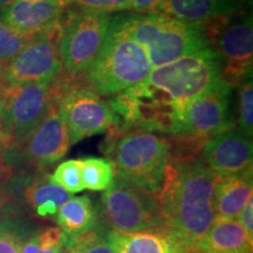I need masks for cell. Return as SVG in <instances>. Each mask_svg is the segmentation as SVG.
I'll use <instances>...</instances> for the list:
<instances>
[{
  "instance_id": "6da1fadb",
  "label": "cell",
  "mask_w": 253,
  "mask_h": 253,
  "mask_svg": "<svg viewBox=\"0 0 253 253\" xmlns=\"http://www.w3.org/2000/svg\"><path fill=\"white\" fill-rule=\"evenodd\" d=\"M224 82L223 59L213 47H205L154 68L144 81L125 91L138 125L150 131L175 129V136L185 104Z\"/></svg>"
},
{
  "instance_id": "7a4b0ae2",
  "label": "cell",
  "mask_w": 253,
  "mask_h": 253,
  "mask_svg": "<svg viewBox=\"0 0 253 253\" xmlns=\"http://www.w3.org/2000/svg\"><path fill=\"white\" fill-rule=\"evenodd\" d=\"M219 177L204 161L196 158L175 161L168 167L156 199L166 225L181 232L194 245L216 218L214 186Z\"/></svg>"
},
{
  "instance_id": "3957f363",
  "label": "cell",
  "mask_w": 253,
  "mask_h": 253,
  "mask_svg": "<svg viewBox=\"0 0 253 253\" xmlns=\"http://www.w3.org/2000/svg\"><path fill=\"white\" fill-rule=\"evenodd\" d=\"M114 20L145 50L153 69L211 43L204 25L186 24L153 12L114 15Z\"/></svg>"
},
{
  "instance_id": "277c9868",
  "label": "cell",
  "mask_w": 253,
  "mask_h": 253,
  "mask_svg": "<svg viewBox=\"0 0 253 253\" xmlns=\"http://www.w3.org/2000/svg\"><path fill=\"white\" fill-rule=\"evenodd\" d=\"M153 71L145 50L114 20L102 48L84 73V84L101 96H115L141 84Z\"/></svg>"
},
{
  "instance_id": "5b68a950",
  "label": "cell",
  "mask_w": 253,
  "mask_h": 253,
  "mask_svg": "<svg viewBox=\"0 0 253 253\" xmlns=\"http://www.w3.org/2000/svg\"><path fill=\"white\" fill-rule=\"evenodd\" d=\"M107 145L114 169L157 198L172 161L169 140L147 131L125 132Z\"/></svg>"
},
{
  "instance_id": "8992f818",
  "label": "cell",
  "mask_w": 253,
  "mask_h": 253,
  "mask_svg": "<svg viewBox=\"0 0 253 253\" xmlns=\"http://www.w3.org/2000/svg\"><path fill=\"white\" fill-rule=\"evenodd\" d=\"M101 221L120 233L166 225L156 197L116 170L101 198Z\"/></svg>"
},
{
  "instance_id": "52a82bcc",
  "label": "cell",
  "mask_w": 253,
  "mask_h": 253,
  "mask_svg": "<svg viewBox=\"0 0 253 253\" xmlns=\"http://www.w3.org/2000/svg\"><path fill=\"white\" fill-rule=\"evenodd\" d=\"M113 15L84 9L68 12L60 21L58 49L69 78L84 74L102 48Z\"/></svg>"
},
{
  "instance_id": "ba28073f",
  "label": "cell",
  "mask_w": 253,
  "mask_h": 253,
  "mask_svg": "<svg viewBox=\"0 0 253 253\" xmlns=\"http://www.w3.org/2000/svg\"><path fill=\"white\" fill-rule=\"evenodd\" d=\"M58 95V82L0 87V123L13 137H25L45 118Z\"/></svg>"
},
{
  "instance_id": "9c48e42d",
  "label": "cell",
  "mask_w": 253,
  "mask_h": 253,
  "mask_svg": "<svg viewBox=\"0 0 253 253\" xmlns=\"http://www.w3.org/2000/svg\"><path fill=\"white\" fill-rule=\"evenodd\" d=\"M58 107L67 126L72 144L108 131L115 121L109 101L84 84H58Z\"/></svg>"
},
{
  "instance_id": "30bf717a",
  "label": "cell",
  "mask_w": 253,
  "mask_h": 253,
  "mask_svg": "<svg viewBox=\"0 0 253 253\" xmlns=\"http://www.w3.org/2000/svg\"><path fill=\"white\" fill-rule=\"evenodd\" d=\"M231 95L232 87L224 82L210 93L189 101L179 116L176 137L204 147L210 137L232 129Z\"/></svg>"
},
{
  "instance_id": "8fae6325",
  "label": "cell",
  "mask_w": 253,
  "mask_h": 253,
  "mask_svg": "<svg viewBox=\"0 0 253 253\" xmlns=\"http://www.w3.org/2000/svg\"><path fill=\"white\" fill-rule=\"evenodd\" d=\"M232 17L204 25L214 49L224 61V79L231 87L252 74L253 26L251 17L232 20Z\"/></svg>"
},
{
  "instance_id": "7c38bea8",
  "label": "cell",
  "mask_w": 253,
  "mask_h": 253,
  "mask_svg": "<svg viewBox=\"0 0 253 253\" xmlns=\"http://www.w3.org/2000/svg\"><path fill=\"white\" fill-rule=\"evenodd\" d=\"M61 71L58 45L52 38L39 37L0 68V87L52 82Z\"/></svg>"
},
{
  "instance_id": "4fadbf2b",
  "label": "cell",
  "mask_w": 253,
  "mask_h": 253,
  "mask_svg": "<svg viewBox=\"0 0 253 253\" xmlns=\"http://www.w3.org/2000/svg\"><path fill=\"white\" fill-rule=\"evenodd\" d=\"M25 156L39 167L52 166L67 154L72 145L67 126L58 107V95L45 118L25 137Z\"/></svg>"
},
{
  "instance_id": "5bb4252c",
  "label": "cell",
  "mask_w": 253,
  "mask_h": 253,
  "mask_svg": "<svg viewBox=\"0 0 253 253\" xmlns=\"http://www.w3.org/2000/svg\"><path fill=\"white\" fill-rule=\"evenodd\" d=\"M67 0H17L1 9V20L21 33L32 37H49L56 33Z\"/></svg>"
},
{
  "instance_id": "9a60e30c",
  "label": "cell",
  "mask_w": 253,
  "mask_h": 253,
  "mask_svg": "<svg viewBox=\"0 0 253 253\" xmlns=\"http://www.w3.org/2000/svg\"><path fill=\"white\" fill-rule=\"evenodd\" d=\"M207 166L219 175H236L252 170V138L230 129L211 138L203 148Z\"/></svg>"
},
{
  "instance_id": "2e32d148",
  "label": "cell",
  "mask_w": 253,
  "mask_h": 253,
  "mask_svg": "<svg viewBox=\"0 0 253 253\" xmlns=\"http://www.w3.org/2000/svg\"><path fill=\"white\" fill-rule=\"evenodd\" d=\"M116 253H192L194 244L181 232L163 225L136 232L112 231Z\"/></svg>"
},
{
  "instance_id": "e0dca14e",
  "label": "cell",
  "mask_w": 253,
  "mask_h": 253,
  "mask_svg": "<svg viewBox=\"0 0 253 253\" xmlns=\"http://www.w3.org/2000/svg\"><path fill=\"white\" fill-rule=\"evenodd\" d=\"M249 0H163L153 13L186 24L205 25L236 15Z\"/></svg>"
},
{
  "instance_id": "ac0fdd59",
  "label": "cell",
  "mask_w": 253,
  "mask_h": 253,
  "mask_svg": "<svg viewBox=\"0 0 253 253\" xmlns=\"http://www.w3.org/2000/svg\"><path fill=\"white\" fill-rule=\"evenodd\" d=\"M252 238L237 219L214 218L207 233L194 245L195 252L252 253Z\"/></svg>"
},
{
  "instance_id": "d6986e66",
  "label": "cell",
  "mask_w": 253,
  "mask_h": 253,
  "mask_svg": "<svg viewBox=\"0 0 253 253\" xmlns=\"http://www.w3.org/2000/svg\"><path fill=\"white\" fill-rule=\"evenodd\" d=\"M250 197H252V170L236 175H220L214 186L216 217L237 219Z\"/></svg>"
},
{
  "instance_id": "ffe728a7",
  "label": "cell",
  "mask_w": 253,
  "mask_h": 253,
  "mask_svg": "<svg viewBox=\"0 0 253 253\" xmlns=\"http://www.w3.org/2000/svg\"><path fill=\"white\" fill-rule=\"evenodd\" d=\"M63 235L74 237L88 232L99 221L96 211L88 196L71 197L59 209L55 216Z\"/></svg>"
},
{
  "instance_id": "44dd1931",
  "label": "cell",
  "mask_w": 253,
  "mask_h": 253,
  "mask_svg": "<svg viewBox=\"0 0 253 253\" xmlns=\"http://www.w3.org/2000/svg\"><path fill=\"white\" fill-rule=\"evenodd\" d=\"M72 194L50 181L49 176L36 179L25 190V199L40 218H54Z\"/></svg>"
},
{
  "instance_id": "7402d4cb",
  "label": "cell",
  "mask_w": 253,
  "mask_h": 253,
  "mask_svg": "<svg viewBox=\"0 0 253 253\" xmlns=\"http://www.w3.org/2000/svg\"><path fill=\"white\" fill-rule=\"evenodd\" d=\"M63 250L67 253H116L112 230L97 221L93 229L82 235L63 239Z\"/></svg>"
},
{
  "instance_id": "603a6c76",
  "label": "cell",
  "mask_w": 253,
  "mask_h": 253,
  "mask_svg": "<svg viewBox=\"0 0 253 253\" xmlns=\"http://www.w3.org/2000/svg\"><path fill=\"white\" fill-rule=\"evenodd\" d=\"M115 169L106 158L88 157L81 160V178L84 189L103 191L113 181Z\"/></svg>"
},
{
  "instance_id": "cb8c5ba5",
  "label": "cell",
  "mask_w": 253,
  "mask_h": 253,
  "mask_svg": "<svg viewBox=\"0 0 253 253\" xmlns=\"http://www.w3.org/2000/svg\"><path fill=\"white\" fill-rule=\"evenodd\" d=\"M63 239L65 235L60 227H46L25 240L20 253H61Z\"/></svg>"
},
{
  "instance_id": "d4e9b609",
  "label": "cell",
  "mask_w": 253,
  "mask_h": 253,
  "mask_svg": "<svg viewBox=\"0 0 253 253\" xmlns=\"http://www.w3.org/2000/svg\"><path fill=\"white\" fill-rule=\"evenodd\" d=\"M36 37L21 33L0 19V68L32 42Z\"/></svg>"
},
{
  "instance_id": "484cf974",
  "label": "cell",
  "mask_w": 253,
  "mask_h": 253,
  "mask_svg": "<svg viewBox=\"0 0 253 253\" xmlns=\"http://www.w3.org/2000/svg\"><path fill=\"white\" fill-rule=\"evenodd\" d=\"M50 181L69 194H77L84 190L81 178V161L69 160L60 163L49 176Z\"/></svg>"
},
{
  "instance_id": "4316f807",
  "label": "cell",
  "mask_w": 253,
  "mask_h": 253,
  "mask_svg": "<svg viewBox=\"0 0 253 253\" xmlns=\"http://www.w3.org/2000/svg\"><path fill=\"white\" fill-rule=\"evenodd\" d=\"M238 130L252 138L253 134V84L252 74L240 82L238 96Z\"/></svg>"
},
{
  "instance_id": "83f0119b",
  "label": "cell",
  "mask_w": 253,
  "mask_h": 253,
  "mask_svg": "<svg viewBox=\"0 0 253 253\" xmlns=\"http://www.w3.org/2000/svg\"><path fill=\"white\" fill-rule=\"evenodd\" d=\"M68 4L77 6L84 11L110 14L129 11L130 0H68Z\"/></svg>"
},
{
  "instance_id": "f1b7e54d",
  "label": "cell",
  "mask_w": 253,
  "mask_h": 253,
  "mask_svg": "<svg viewBox=\"0 0 253 253\" xmlns=\"http://www.w3.org/2000/svg\"><path fill=\"white\" fill-rule=\"evenodd\" d=\"M23 240L18 233L0 227V253H20Z\"/></svg>"
},
{
  "instance_id": "f546056e",
  "label": "cell",
  "mask_w": 253,
  "mask_h": 253,
  "mask_svg": "<svg viewBox=\"0 0 253 253\" xmlns=\"http://www.w3.org/2000/svg\"><path fill=\"white\" fill-rule=\"evenodd\" d=\"M13 142V137L5 130L0 123V181L5 179L9 173V169L5 164V154Z\"/></svg>"
},
{
  "instance_id": "4dcf8cb0",
  "label": "cell",
  "mask_w": 253,
  "mask_h": 253,
  "mask_svg": "<svg viewBox=\"0 0 253 253\" xmlns=\"http://www.w3.org/2000/svg\"><path fill=\"white\" fill-rule=\"evenodd\" d=\"M237 220L239 221L240 225L244 227V230L248 232V235L253 238V199L250 197L248 203L240 211Z\"/></svg>"
},
{
  "instance_id": "1f68e13d",
  "label": "cell",
  "mask_w": 253,
  "mask_h": 253,
  "mask_svg": "<svg viewBox=\"0 0 253 253\" xmlns=\"http://www.w3.org/2000/svg\"><path fill=\"white\" fill-rule=\"evenodd\" d=\"M163 0H130L129 11L134 13H147L154 11V8Z\"/></svg>"
},
{
  "instance_id": "d6a6232c",
  "label": "cell",
  "mask_w": 253,
  "mask_h": 253,
  "mask_svg": "<svg viewBox=\"0 0 253 253\" xmlns=\"http://www.w3.org/2000/svg\"><path fill=\"white\" fill-rule=\"evenodd\" d=\"M6 202H7V196H6L5 191L2 190L1 186H0V211H1L2 208L5 207Z\"/></svg>"
},
{
  "instance_id": "836d02e7",
  "label": "cell",
  "mask_w": 253,
  "mask_h": 253,
  "mask_svg": "<svg viewBox=\"0 0 253 253\" xmlns=\"http://www.w3.org/2000/svg\"><path fill=\"white\" fill-rule=\"evenodd\" d=\"M15 1H17V0H0V9L6 8L7 6L12 5Z\"/></svg>"
},
{
  "instance_id": "e575fe53",
  "label": "cell",
  "mask_w": 253,
  "mask_h": 253,
  "mask_svg": "<svg viewBox=\"0 0 253 253\" xmlns=\"http://www.w3.org/2000/svg\"><path fill=\"white\" fill-rule=\"evenodd\" d=\"M194 253H224V252H211V251H204V252H194Z\"/></svg>"
},
{
  "instance_id": "d590c367",
  "label": "cell",
  "mask_w": 253,
  "mask_h": 253,
  "mask_svg": "<svg viewBox=\"0 0 253 253\" xmlns=\"http://www.w3.org/2000/svg\"><path fill=\"white\" fill-rule=\"evenodd\" d=\"M61 253H67V252H66V251H65V250H62V251H61Z\"/></svg>"
},
{
  "instance_id": "8d00e7d4",
  "label": "cell",
  "mask_w": 253,
  "mask_h": 253,
  "mask_svg": "<svg viewBox=\"0 0 253 253\" xmlns=\"http://www.w3.org/2000/svg\"><path fill=\"white\" fill-rule=\"evenodd\" d=\"M67 2H68V0H67ZM68 5H69V4H68Z\"/></svg>"
},
{
  "instance_id": "74e56055",
  "label": "cell",
  "mask_w": 253,
  "mask_h": 253,
  "mask_svg": "<svg viewBox=\"0 0 253 253\" xmlns=\"http://www.w3.org/2000/svg\"><path fill=\"white\" fill-rule=\"evenodd\" d=\"M192 253H194V252H192Z\"/></svg>"
}]
</instances>
